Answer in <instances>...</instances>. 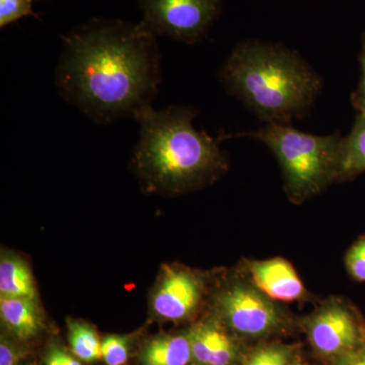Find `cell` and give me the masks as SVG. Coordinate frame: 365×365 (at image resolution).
<instances>
[{
	"mask_svg": "<svg viewBox=\"0 0 365 365\" xmlns=\"http://www.w3.org/2000/svg\"><path fill=\"white\" fill-rule=\"evenodd\" d=\"M55 79L61 97L95 121L136 119L160 83L155 36L140 24L93 20L63 37Z\"/></svg>",
	"mask_w": 365,
	"mask_h": 365,
	"instance_id": "cell-1",
	"label": "cell"
},
{
	"mask_svg": "<svg viewBox=\"0 0 365 365\" xmlns=\"http://www.w3.org/2000/svg\"><path fill=\"white\" fill-rule=\"evenodd\" d=\"M220 76L230 95L268 123L306 117L322 88L318 74L297 52L258 41L237 46Z\"/></svg>",
	"mask_w": 365,
	"mask_h": 365,
	"instance_id": "cell-2",
	"label": "cell"
},
{
	"mask_svg": "<svg viewBox=\"0 0 365 365\" xmlns=\"http://www.w3.org/2000/svg\"><path fill=\"white\" fill-rule=\"evenodd\" d=\"M197 110L170 106L146 108L136 118L140 125L135 163L150 188L178 192L192 188L225 168L217 141L194 128Z\"/></svg>",
	"mask_w": 365,
	"mask_h": 365,
	"instance_id": "cell-3",
	"label": "cell"
},
{
	"mask_svg": "<svg viewBox=\"0 0 365 365\" xmlns=\"http://www.w3.org/2000/svg\"><path fill=\"white\" fill-rule=\"evenodd\" d=\"M237 136L257 139L273 151L283 170L288 194L295 200L319 193L336 179L339 133L317 136L295 130L289 124L268 123Z\"/></svg>",
	"mask_w": 365,
	"mask_h": 365,
	"instance_id": "cell-4",
	"label": "cell"
},
{
	"mask_svg": "<svg viewBox=\"0 0 365 365\" xmlns=\"http://www.w3.org/2000/svg\"><path fill=\"white\" fill-rule=\"evenodd\" d=\"M140 25L155 36L194 44L208 32L220 13V0H138Z\"/></svg>",
	"mask_w": 365,
	"mask_h": 365,
	"instance_id": "cell-5",
	"label": "cell"
},
{
	"mask_svg": "<svg viewBox=\"0 0 365 365\" xmlns=\"http://www.w3.org/2000/svg\"><path fill=\"white\" fill-rule=\"evenodd\" d=\"M220 304L230 326L244 335H261L277 325L275 307L252 288H230L220 297Z\"/></svg>",
	"mask_w": 365,
	"mask_h": 365,
	"instance_id": "cell-6",
	"label": "cell"
},
{
	"mask_svg": "<svg viewBox=\"0 0 365 365\" xmlns=\"http://www.w3.org/2000/svg\"><path fill=\"white\" fill-rule=\"evenodd\" d=\"M309 337L319 352L326 355L345 354L359 342L356 323L344 307H329L318 314L309 325Z\"/></svg>",
	"mask_w": 365,
	"mask_h": 365,
	"instance_id": "cell-7",
	"label": "cell"
},
{
	"mask_svg": "<svg viewBox=\"0 0 365 365\" xmlns=\"http://www.w3.org/2000/svg\"><path fill=\"white\" fill-rule=\"evenodd\" d=\"M199 299L198 283L184 271L165 276L153 297V309L167 319H182L195 309Z\"/></svg>",
	"mask_w": 365,
	"mask_h": 365,
	"instance_id": "cell-8",
	"label": "cell"
},
{
	"mask_svg": "<svg viewBox=\"0 0 365 365\" xmlns=\"http://www.w3.org/2000/svg\"><path fill=\"white\" fill-rule=\"evenodd\" d=\"M250 270L256 287L270 299L294 302L304 294L302 280L284 259L255 262Z\"/></svg>",
	"mask_w": 365,
	"mask_h": 365,
	"instance_id": "cell-9",
	"label": "cell"
},
{
	"mask_svg": "<svg viewBox=\"0 0 365 365\" xmlns=\"http://www.w3.org/2000/svg\"><path fill=\"white\" fill-rule=\"evenodd\" d=\"M365 172V114L359 113L352 130L341 138L336 160V179H349Z\"/></svg>",
	"mask_w": 365,
	"mask_h": 365,
	"instance_id": "cell-10",
	"label": "cell"
},
{
	"mask_svg": "<svg viewBox=\"0 0 365 365\" xmlns=\"http://www.w3.org/2000/svg\"><path fill=\"white\" fill-rule=\"evenodd\" d=\"M0 314L7 328L21 340L37 335L42 326L37 307L29 297H1Z\"/></svg>",
	"mask_w": 365,
	"mask_h": 365,
	"instance_id": "cell-11",
	"label": "cell"
},
{
	"mask_svg": "<svg viewBox=\"0 0 365 365\" xmlns=\"http://www.w3.org/2000/svg\"><path fill=\"white\" fill-rule=\"evenodd\" d=\"M192 356L189 338L165 336L150 341L141 360L143 365H187Z\"/></svg>",
	"mask_w": 365,
	"mask_h": 365,
	"instance_id": "cell-12",
	"label": "cell"
},
{
	"mask_svg": "<svg viewBox=\"0 0 365 365\" xmlns=\"http://www.w3.org/2000/svg\"><path fill=\"white\" fill-rule=\"evenodd\" d=\"M0 292L1 297L35 299L32 274L25 262L13 257L2 258L0 263Z\"/></svg>",
	"mask_w": 365,
	"mask_h": 365,
	"instance_id": "cell-13",
	"label": "cell"
},
{
	"mask_svg": "<svg viewBox=\"0 0 365 365\" xmlns=\"http://www.w3.org/2000/svg\"><path fill=\"white\" fill-rule=\"evenodd\" d=\"M68 331L71 350L78 359L86 362L102 359V342L91 326L81 322H71Z\"/></svg>",
	"mask_w": 365,
	"mask_h": 365,
	"instance_id": "cell-14",
	"label": "cell"
},
{
	"mask_svg": "<svg viewBox=\"0 0 365 365\" xmlns=\"http://www.w3.org/2000/svg\"><path fill=\"white\" fill-rule=\"evenodd\" d=\"M220 330L212 327H200L190 336L192 355L199 364L208 365Z\"/></svg>",
	"mask_w": 365,
	"mask_h": 365,
	"instance_id": "cell-15",
	"label": "cell"
},
{
	"mask_svg": "<svg viewBox=\"0 0 365 365\" xmlns=\"http://www.w3.org/2000/svg\"><path fill=\"white\" fill-rule=\"evenodd\" d=\"M34 0H0V26L11 25L24 16H36Z\"/></svg>",
	"mask_w": 365,
	"mask_h": 365,
	"instance_id": "cell-16",
	"label": "cell"
},
{
	"mask_svg": "<svg viewBox=\"0 0 365 365\" xmlns=\"http://www.w3.org/2000/svg\"><path fill=\"white\" fill-rule=\"evenodd\" d=\"M102 359L108 365H122L128 360V347L124 338L108 336L102 342Z\"/></svg>",
	"mask_w": 365,
	"mask_h": 365,
	"instance_id": "cell-17",
	"label": "cell"
},
{
	"mask_svg": "<svg viewBox=\"0 0 365 365\" xmlns=\"http://www.w3.org/2000/svg\"><path fill=\"white\" fill-rule=\"evenodd\" d=\"M345 263L348 272L355 280L365 282V235L348 250Z\"/></svg>",
	"mask_w": 365,
	"mask_h": 365,
	"instance_id": "cell-18",
	"label": "cell"
},
{
	"mask_svg": "<svg viewBox=\"0 0 365 365\" xmlns=\"http://www.w3.org/2000/svg\"><path fill=\"white\" fill-rule=\"evenodd\" d=\"M234 357L235 348L232 340L220 331L208 365H230Z\"/></svg>",
	"mask_w": 365,
	"mask_h": 365,
	"instance_id": "cell-19",
	"label": "cell"
},
{
	"mask_svg": "<svg viewBox=\"0 0 365 365\" xmlns=\"http://www.w3.org/2000/svg\"><path fill=\"white\" fill-rule=\"evenodd\" d=\"M248 365H287V353L279 348H264L255 353Z\"/></svg>",
	"mask_w": 365,
	"mask_h": 365,
	"instance_id": "cell-20",
	"label": "cell"
},
{
	"mask_svg": "<svg viewBox=\"0 0 365 365\" xmlns=\"http://www.w3.org/2000/svg\"><path fill=\"white\" fill-rule=\"evenodd\" d=\"M360 66H361V78L357 91L353 93L352 104L353 107L359 113L365 114V34L362 37L361 52L359 55Z\"/></svg>",
	"mask_w": 365,
	"mask_h": 365,
	"instance_id": "cell-21",
	"label": "cell"
},
{
	"mask_svg": "<svg viewBox=\"0 0 365 365\" xmlns=\"http://www.w3.org/2000/svg\"><path fill=\"white\" fill-rule=\"evenodd\" d=\"M44 365H81L78 360L59 348H52L46 355Z\"/></svg>",
	"mask_w": 365,
	"mask_h": 365,
	"instance_id": "cell-22",
	"label": "cell"
},
{
	"mask_svg": "<svg viewBox=\"0 0 365 365\" xmlns=\"http://www.w3.org/2000/svg\"><path fill=\"white\" fill-rule=\"evenodd\" d=\"M18 360L16 349L6 341H1L0 344V365H14Z\"/></svg>",
	"mask_w": 365,
	"mask_h": 365,
	"instance_id": "cell-23",
	"label": "cell"
},
{
	"mask_svg": "<svg viewBox=\"0 0 365 365\" xmlns=\"http://www.w3.org/2000/svg\"><path fill=\"white\" fill-rule=\"evenodd\" d=\"M339 365H365V349L351 350L342 355Z\"/></svg>",
	"mask_w": 365,
	"mask_h": 365,
	"instance_id": "cell-24",
	"label": "cell"
}]
</instances>
